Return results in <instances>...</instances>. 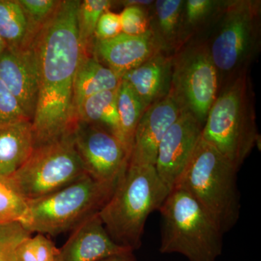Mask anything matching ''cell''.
<instances>
[{
  "label": "cell",
  "instance_id": "cell-1",
  "mask_svg": "<svg viewBox=\"0 0 261 261\" xmlns=\"http://www.w3.org/2000/svg\"><path fill=\"white\" fill-rule=\"evenodd\" d=\"M80 2L61 0L33 42L39 81L32 122L34 147L71 133L76 124L73 83L82 53L77 25Z\"/></svg>",
  "mask_w": 261,
  "mask_h": 261
},
{
  "label": "cell",
  "instance_id": "cell-2",
  "mask_svg": "<svg viewBox=\"0 0 261 261\" xmlns=\"http://www.w3.org/2000/svg\"><path fill=\"white\" fill-rule=\"evenodd\" d=\"M169 193L154 166L128 163L98 214L113 241L134 252L142 245L149 215L159 210Z\"/></svg>",
  "mask_w": 261,
  "mask_h": 261
},
{
  "label": "cell",
  "instance_id": "cell-3",
  "mask_svg": "<svg viewBox=\"0 0 261 261\" xmlns=\"http://www.w3.org/2000/svg\"><path fill=\"white\" fill-rule=\"evenodd\" d=\"M258 138L253 90L247 72L220 89L207 113L202 139L239 171Z\"/></svg>",
  "mask_w": 261,
  "mask_h": 261
},
{
  "label": "cell",
  "instance_id": "cell-4",
  "mask_svg": "<svg viewBox=\"0 0 261 261\" xmlns=\"http://www.w3.org/2000/svg\"><path fill=\"white\" fill-rule=\"evenodd\" d=\"M159 211L161 253L181 254L189 261H216L221 255L224 233L190 192L175 187Z\"/></svg>",
  "mask_w": 261,
  "mask_h": 261
},
{
  "label": "cell",
  "instance_id": "cell-5",
  "mask_svg": "<svg viewBox=\"0 0 261 261\" xmlns=\"http://www.w3.org/2000/svg\"><path fill=\"white\" fill-rule=\"evenodd\" d=\"M260 1L229 0L205 42L217 70L219 90L248 72L260 45Z\"/></svg>",
  "mask_w": 261,
  "mask_h": 261
},
{
  "label": "cell",
  "instance_id": "cell-6",
  "mask_svg": "<svg viewBox=\"0 0 261 261\" xmlns=\"http://www.w3.org/2000/svg\"><path fill=\"white\" fill-rule=\"evenodd\" d=\"M238 172L219 151L201 138L176 187L190 192L225 233L240 219Z\"/></svg>",
  "mask_w": 261,
  "mask_h": 261
},
{
  "label": "cell",
  "instance_id": "cell-7",
  "mask_svg": "<svg viewBox=\"0 0 261 261\" xmlns=\"http://www.w3.org/2000/svg\"><path fill=\"white\" fill-rule=\"evenodd\" d=\"M117 181L105 183L84 175L58 191L27 201L20 223L31 233L57 236L73 230L99 212L113 195Z\"/></svg>",
  "mask_w": 261,
  "mask_h": 261
},
{
  "label": "cell",
  "instance_id": "cell-8",
  "mask_svg": "<svg viewBox=\"0 0 261 261\" xmlns=\"http://www.w3.org/2000/svg\"><path fill=\"white\" fill-rule=\"evenodd\" d=\"M73 132L34 147L23 166L8 178L24 200L41 198L87 174L75 148Z\"/></svg>",
  "mask_w": 261,
  "mask_h": 261
},
{
  "label": "cell",
  "instance_id": "cell-9",
  "mask_svg": "<svg viewBox=\"0 0 261 261\" xmlns=\"http://www.w3.org/2000/svg\"><path fill=\"white\" fill-rule=\"evenodd\" d=\"M219 92L217 70L205 41L192 40L173 56L169 95L202 126Z\"/></svg>",
  "mask_w": 261,
  "mask_h": 261
},
{
  "label": "cell",
  "instance_id": "cell-10",
  "mask_svg": "<svg viewBox=\"0 0 261 261\" xmlns=\"http://www.w3.org/2000/svg\"><path fill=\"white\" fill-rule=\"evenodd\" d=\"M73 134L86 173L98 181H116L130 158L121 141L102 128L81 121L76 122Z\"/></svg>",
  "mask_w": 261,
  "mask_h": 261
},
{
  "label": "cell",
  "instance_id": "cell-11",
  "mask_svg": "<svg viewBox=\"0 0 261 261\" xmlns=\"http://www.w3.org/2000/svg\"><path fill=\"white\" fill-rule=\"evenodd\" d=\"M202 128L195 117L182 111L160 142L154 167L170 192L178 185L200 142Z\"/></svg>",
  "mask_w": 261,
  "mask_h": 261
},
{
  "label": "cell",
  "instance_id": "cell-12",
  "mask_svg": "<svg viewBox=\"0 0 261 261\" xmlns=\"http://www.w3.org/2000/svg\"><path fill=\"white\" fill-rule=\"evenodd\" d=\"M33 42L19 49L6 47L0 54V80L32 122L39 90L37 59Z\"/></svg>",
  "mask_w": 261,
  "mask_h": 261
},
{
  "label": "cell",
  "instance_id": "cell-13",
  "mask_svg": "<svg viewBox=\"0 0 261 261\" xmlns=\"http://www.w3.org/2000/svg\"><path fill=\"white\" fill-rule=\"evenodd\" d=\"M181 112L169 94L149 106L136 128L128 163L154 166L160 142Z\"/></svg>",
  "mask_w": 261,
  "mask_h": 261
},
{
  "label": "cell",
  "instance_id": "cell-14",
  "mask_svg": "<svg viewBox=\"0 0 261 261\" xmlns=\"http://www.w3.org/2000/svg\"><path fill=\"white\" fill-rule=\"evenodd\" d=\"M161 51L163 49L150 30L142 35L121 33L112 39L94 40L91 48L92 56L121 79L126 72Z\"/></svg>",
  "mask_w": 261,
  "mask_h": 261
},
{
  "label": "cell",
  "instance_id": "cell-15",
  "mask_svg": "<svg viewBox=\"0 0 261 261\" xmlns=\"http://www.w3.org/2000/svg\"><path fill=\"white\" fill-rule=\"evenodd\" d=\"M129 251L113 241L97 213L72 230L70 238L60 249L58 261H97Z\"/></svg>",
  "mask_w": 261,
  "mask_h": 261
},
{
  "label": "cell",
  "instance_id": "cell-16",
  "mask_svg": "<svg viewBox=\"0 0 261 261\" xmlns=\"http://www.w3.org/2000/svg\"><path fill=\"white\" fill-rule=\"evenodd\" d=\"M173 55L157 54L122 75L146 109L168 95L171 89Z\"/></svg>",
  "mask_w": 261,
  "mask_h": 261
},
{
  "label": "cell",
  "instance_id": "cell-17",
  "mask_svg": "<svg viewBox=\"0 0 261 261\" xmlns=\"http://www.w3.org/2000/svg\"><path fill=\"white\" fill-rule=\"evenodd\" d=\"M185 0H157L149 8V30L163 51L173 55L185 46Z\"/></svg>",
  "mask_w": 261,
  "mask_h": 261
},
{
  "label": "cell",
  "instance_id": "cell-18",
  "mask_svg": "<svg viewBox=\"0 0 261 261\" xmlns=\"http://www.w3.org/2000/svg\"><path fill=\"white\" fill-rule=\"evenodd\" d=\"M34 148L32 121L25 119L1 125L0 176H13L29 159Z\"/></svg>",
  "mask_w": 261,
  "mask_h": 261
},
{
  "label": "cell",
  "instance_id": "cell-19",
  "mask_svg": "<svg viewBox=\"0 0 261 261\" xmlns=\"http://www.w3.org/2000/svg\"><path fill=\"white\" fill-rule=\"evenodd\" d=\"M121 81L119 75L98 61L92 54L81 53L73 83L75 116L77 110L87 98L105 91L118 89Z\"/></svg>",
  "mask_w": 261,
  "mask_h": 261
},
{
  "label": "cell",
  "instance_id": "cell-20",
  "mask_svg": "<svg viewBox=\"0 0 261 261\" xmlns=\"http://www.w3.org/2000/svg\"><path fill=\"white\" fill-rule=\"evenodd\" d=\"M118 89L105 91L87 98L77 110L76 121L102 128L122 142L117 108Z\"/></svg>",
  "mask_w": 261,
  "mask_h": 261
},
{
  "label": "cell",
  "instance_id": "cell-21",
  "mask_svg": "<svg viewBox=\"0 0 261 261\" xmlns=\"http://www.w3.org/2000/svg\"><path fill=\"white\" fill-rule=\"evenodd\" d=\"M0 38L7 47L19 49L34 41L28 21L18 0H0Z\"/></svg>",
  "mask_w": 261,
  "mask_h": 261
},
{
  "label": "cell",
  "instance_id": "cell-22",
  "mask_svg": "<svg viewBox=\"0 0 261 261\" xmlns=\"http://www.w3.org/2000/svg\"><path fill=\"white\" fill-rule=\"evenodd\" d=\"M226 3V1L219 0H187L185 2L183 35L185 44L194 40L197 33L214 25Z\"/></svg>",
  "mask_w": 261,
  "mask_h": 261
},
{
  "label": "cell",
  "instance_id": "cell-23",
  "mask_svg": "<svg viewBox=\"0 0 261 261\" xmlns=\"http://www.w3.org/2000/svg\"><path fill=\"white\" fill-rule=\"evenodd\" d=\"M121 141L127 150L132 152L136 128L146 108L125 81L121 80L117 94Z\"/></svg>",
  "mask_w": 261,
  "mask_h": 261
},
{
  "label": "cell",
  "instance_id": "cell-24",
  "mask_svg": "<svg viewBox=\"0 0 261 261\" xmlns=\"http://www.w3.org/2000/svg\"><path fill=\"white\" fill-rule=\"evenodd\" d=\"M114 2L111 0H84L80 1L77 12V25L81 51L92 54L91 48L94 41V33L101 15L111 9Z\"/></svg>",
  "mask_w": 261,
  "mask_h": 261
},
{
  "label": "cell",
  "instance_id": "cell-25",
  "mask_svg": "<svg viewBox=\"0 0 261 261\" xmlns=\"http://www.w3.org/2000/svg\"><path fill=\"white\" fill-rule=\"evenodd\" d=\"M27 209V201L24 200L9 178L0 176V224L20 222Z\"/></svg>",
  "mask_w": 261,
  "mask_h": 261
},
{
  "label": "cell",
  "instance_id": "cell-26",
  "mask_svg": "<svg viewBox=\"0 0 261 261\" xmlns=\"http://www.w3.org/2000/svg\"><path fill=\"white\" fill-rule=\"evenodd\" d=\"M18 2L27 17L29 36L33 40L54 14L61 0H18Z\"/></svg>",
  "mask_w": 261,
  "mask_h": 261
},
{
  "label": "cell",
  "instance_id": "cell-27",
  "mask_svg": "<svg viewBox=\"0 0 261 261\" xmlns=\"http://www.w3.org/2000/svg\"><path fill=\"white\" fill-rule=\"evenodd\" d=\"M32 234L20 222L0 224V261H18L19 245Z\"/></svg>",
  "mask_w": 261,
  "mask_h": 261
},
{
  "label": "cell",
  "instance_id": "cell-28",
  "mask_svg": "<svg viewBox=\"0 0 261 261\" xmlns=\"http://www.w3.org/2000/svg\"><path fill=\"white\" fill-rule=\"evenodd\" d=\"M149 7L126 6L119 14L122 33L128 35L139 36L148 32Z\"/></svg>",
  "mask_w": 261,
  "mask_h": 261
},
{
  "label": "cell",
  "instance_id": "cell-29",
  "mask_svg": "<svg viewBox=\"0 0 261 261\" xmlns=\"http://www.w3.org/2000/svg\"><path fill=\"white\" fill-rule=\"evenodd\" d=\"M25 119L29 118L16 99L0 80V126Z\"/></svg>",
  "mask_w": 261,
  "mask_h": 261
},
{
  "label": "cell",
  "instance_id": "cell-30",
  "mask_svg": "<svg viewBox=\"0 0 261 261\" xmlns=\"http://www.w3.org/2000/svg\"><path fill=\"white\" fill-rule=\"evenodd\" d=\"M121 33L119 14L108 10L101 15L98 20L94 33V40L112 39Z\"/></svg>",
  "mask_w": 261,
  "mask_h": 261
},
{
  "label": "cell",
  "instance_id": "cell-31",
  "mask_svg": "<svg viewBox=\"0 0 261 261\" xmlns=\"http://www.w3.org/2000/svg\"><path fill=\"white\" fill-rule=\"evenodd\" d=\"M31 243L37 261H58L60 249L47 237L37 233L35 237H31Z\"/></svg>",
  "mask_w": 261,
  "mask_h": 261
},
{
  "label": "cell",
  "instance_id": "cell-32",
  "mask_svg": "<svg viewBox=\"0 0 261 261\" xmlns=\"http://www.w3.org/2000/svg\"><path fill=\"white\" fill-rule=\"evenodd\" d=\"M31 237L32 236L25 239L19 245L16 253L18 261H37L32 243H31Z\"/></svg>",
  "mask_w": 261,
  "mask_h": 261
},
{
  "label": "cell",
  "instance_id": "cell-33",
  "mask_svg": "<svg viewBox=\"0 0 261 261\" xmlns=\"http://www.w3.org/2000/svg\"><path fill=\"white\" fill-rule=\"evenodd\" d=\"M97 261H137L133 252L129 251L123 252V253L117 254L100 259Z\"/></svg>",
  "mask_w": 261,
  "mask_h": 261
},
{
  "label": "cell",
  "instance_id": "cell-34",
  "mask_svg": "<svg viewBox=\"0 0 261 261\" xmlns=\"http://www.w3.org/2000/svg\"><path fill=\"white\" fill-rule=\"evenodd\" d=\"M5 47H6V45H5V42H3V39L0 38V54L3 53Z\"/></svg>",
  "mask_w": 261,
  "mask_h": 261
}]
</instances>
